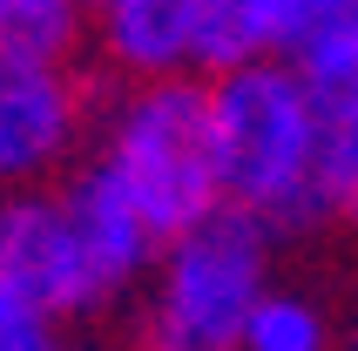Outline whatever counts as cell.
<instances>
[{
	"label": "cell",
	"instance_id": "1",
	"mask_svg": "<svg viewBox=\"0 0 358 351\" xmlns=\"http://www.w3.org/2000/svg\"><path fill=\"white\" fill-rule=\"evenodd\" d=\"M156 257L162 236L95 162H81L55 189L0 196V291L27 297L61 331L129 311Z\"/></svg>",
	"mask_w": 358,
	"mask_h": 351
},
{
	"label": "cell",
	"instance_id": "2",
	"mask_svg": "<svg viewBox=\"0 0 358 351\" xmlns=\"http://www.w3.org/2000/svg\"><path fill=\"white\" fill-rule=\"evenodd\" d=\"M324 108L311 81L284 61H257L210 81V142H217L223 210L257 216L264 230L298 236L324 216Z\"/></svg>",
	"mask_w": 358,
	"mask_h": 351
},
{
	"label": "cell",
	"instance_id": "3",
	"mask_svg": "<svg viewBox=\"0 0 358 351\" xmlns=\"http://www.w3.org/2000/svg\"><path fill=\"white\" fill-rule=\"evenodd\" d=\"M136 216L162 243L196 230L223 210L217 142H210V81H108L95 108V149H88Z\"/></svg>",
	"mask_w": 358,
	"mask_h": 351
},
{
	"label": "cell",
	"instance_id": "4",
	"mask_svg": "<svg viewBox=\"0 0 358 351\" xmlns=\"http://www.w3.org/2000/svg\"><path fill=\"white\" fill-rule=\"evenodd\" d=\"M278 230L243 210H217L162 243L142 297L129 304L122 351H243V324L278 284Z\"/></svg>",
	"mask_w": 358,
	"mask_h": 351
},
{
	"label": "cell",
	"instance_id": "5",
	"mask_svg": "<svg viewBox=\"0 0 358 351\" xmlns=\"http://www.w3.org/2000/svg\"><path fill=\"white\" fill-rule=\"evenodd\" d=\"M101 88L75 75V61L0 55V196L55 189L95 149Z\"/></svg>",
	"mask_w": 358,
	"mask_h": 351
},
{
	"label": "cell",
	"instance_id": "6",
	"mask_svg": "<svg viewBox=\"0 0 358 351\" xmlns=\"http://www.w3.org/2000/svg\"><path fill=\"white\" fill-rule=\"evenodd\" d=\"M108 81H203L196 75V0H122L95 20Z\"/></svg>",
	"mask_w": 358,
	"mask_h": 351
},
{
	"label": "cell",
	"instance_id": "7",
	"mask_svg": "<svg viewBox=\"0 0 358 351\" xmlns=\"http://www.w3.org/2000/svg\"><path fill=\"white\" fill-rule=\"evenodd\" d=\"M324 115L358 108V0H278V55Z\"/></svg>",
	"mask_w": 358,
	"mask_h": 351
},
{
	"label": "cell",
	"instance_id": "8",
	"mask_svg": "<svg viewBox=\"0 0 358 351\" xmlns=\"http://www.w3.org/2000/svg\"><path fill=\"white\" fill-rule=\"evenodd\" d=\"M243 351H345V317L324 291L278 277L243 324Z\"/></svg>",
	"mask_w": 358,
	"mask_h": 351
},
{
	"label": "cell",
	"instance_id": "9",
	"mask_svg": "<svg viewBox=\"0 0 358 351\" xmlns=\"http://www.w3.org/2000/svg\"><path fill=\"white\" fill-rule=\"evenodd\" d=\"M278 55V0H196V75L223 81Z\"/></svg>",
	"mask_w": 358,
	"mask_h": 351
},
{
	"label": "cell",
	"instance_id": "10",
	"mask_svg": "<svg viewBox=\"0 0 358 351\" xmlns=\"http://www.w3.org/2000/svg\"><path fill=\"white\" fill-rule=\"evenodd\" d=\"M81 20H88V14H81L75 0H7V55L75 61Z\"/></svg>",
	"mask_w": 358,
	"mask_h": 351
},
{
	"label": "cell",
	"instance_id": "11",
	"mask_svg": "<svg viewBox=\"0 0 358 351\" xmlns=\"http://www.w3.org/2000/svg\"><path fill=\"white\" fill-rule=\"evenodd\" d=\"M324 216L358 230V108L324 115Z\"/></svg>",
	"mask_w": 358,
	"mask_h": 351
},
{
	"label": "cell",
	"instance_id": "12",
	"mask_svg": "<svg viewBox=\"0 0 358 351\" xmlns=\"http://www.w3.org/2000/svg\"><path fill=\"white\" fill-rule=\"evenodd\" d=\"M0 351H68V331L48 311H34L27 297L0 291Z\"/></svg>",
	"mask_w": 358,
	"mask_h": 351
},
{
	"label": "cell",
	"instance_id": "13",
	"mask_svg": "<svg viewBox=\"0 0 358 351\" xmlns=\"http://www.w3.org/2000/svg\"><path fill=\"white\" fill-rule=\"evenodd\" d=\"M75 7H81V14H95V20H101L108 7H122V0H75Z\"/></svg>",
	"mask_w": 358,
	"mask_h": 351
},
{
	"label": "cell",
	"instance_id": "14",
	"mask_svg": "<svg viewBox=\"0 0 358 351\" xmlns=\"http://www.w3.org/2000/svg\"><path fill=\"white\" fill-rule=\"evenodd\" d=\"M0 55H7V0H0Z\"/></svg>",
	"mask_w": 358,
	"mask_h": 351
},
{
	"label": "cell",
	"instance_id": "15",
	"mask_svg": "<svg viewBox=\"0 0 358 351\" xmlns=\"http://www.w3.org/2000/svg\"><path fill=\"white\" fill-rule=\"evenodd\" d=\"M68 351H108V345H68Z\"/></svg>",
	"mask_w": 358,
	"mask_h": 351
},
{
	"label": "cell",
	"instance_id": "16",
	"mask_svg": "<svg viewBox=\"0 0 358 351\" xmlns=\"http://www.w3.org/2000/svg\"><path fill=\"white\" fill-rule=\"evenodd\" d=\"M352 351H358V324H352Z\"/></svg>",
	"mask_w": 358,
	"mask_h": 351
}]
</instances>
